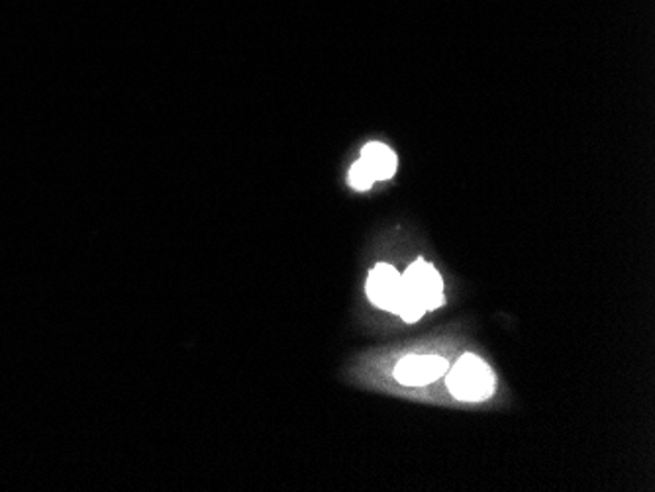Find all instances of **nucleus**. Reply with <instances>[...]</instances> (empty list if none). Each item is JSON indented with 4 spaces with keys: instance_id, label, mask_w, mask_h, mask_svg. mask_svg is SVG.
I'll list each match as a JSON object with an SVG mask.
<instances>
[{
    "instance_id": "3",
    "label": "nucleus",
    "mask_w": 655,
    "mask_h": 492,
    "mask_svg": "<svg viewBox=\"0 0 655 492\" xmlns=\"http://www.w3.org/2000/svg\"><path fill=\"white\" fill-rule=\"evenodd\" d=\"M402 283L409 292L410 299L420 302L424 311H436L444 306V281L434 269V265L426 264L424 259H417L409 269L402 273Z\"/></svg>"
},
{
    "instance_id": "4",
    "label": "nucleus",
    "mask_w": 655,
    "mask_h": 492,
    "mask_svg": "<svg viewBox=\"0 0 655 492\" xmlns=\"http://www.w3.org/2000/svg\"><path fill=\"white\" fill-rule=\"evenodd\" d=\"M446 359L437 356H409L395 367V379L404 387H424L447 373Z\"/></svg>"
},
{
    "instance_id": "6",
    "label": "nucleus",
    "mask_w": 655,
    "mask_h": 492,
    "mask_svg": "<svg viewBox=\"0 0 655 492\" xmlns=\"http://www.w3.org/2000/svg\"><path fill=\"white\" fill-rule=\"evenodd\" d=\"M347 182L355 191H369L374 187L375 179L374 175L367 171V167L357 159L347 174Z\"/></svg>"
},
{
    "instance_id": "2",
    "label": "nucleus",
    "mask_w": 655,
    "mask_h": 492,
    "mask_svg": "<svg viewBox=\"0 0 655 492\" xmlns=\"http://www.w3.org/2000/svg\"><path fill=\"white\" fill-rule=\"evenodd\" d=\"M447 389L457 401L481 402L495 391L491 367L479 357L465 354L447 374Z\"/></svg>"
},
{
    "instance_id": "5",
    "label": "nucleus",
    "mask_w": 655,
    "mask_h": 492,
    "mask_svg": "<svg viewBox=\"0 0 655 492\" xmlns=\"http://www.w3.org/2000/svg\"><path fill=\"white\" fill-rule=\"evenodd\" d=\"M359 161L374 175L375 181H387L397 174V156L391 147L385 146L381 142H369L362 149Z\"/></svg>"
},
{
    "instance_id": "1",
    "label": "nucleus",
    "mask_w": 655,
    "mask_h": 492,
    "mask_svg": "<svg viewBox=\"0 0 655 492\" xmlns=\"http://www.w3.org/2000/svg\"><path fill=\"white\" fill-rule=\"evenodd\" d=\"M365 291L377 309L399 314L409 324L419 322L426 314L420 302L410 299L402 283V275L392 265L381 264L374 267L367 277Z\"/></svg>"
}]
</instances>
